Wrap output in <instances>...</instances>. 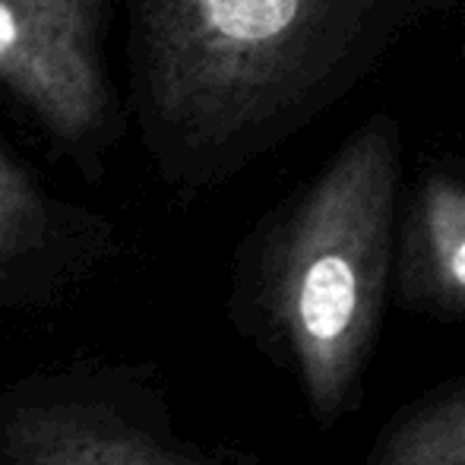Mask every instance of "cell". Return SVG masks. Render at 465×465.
I'll list each match as a JSON object with an SVG mask.
<instances>
[{
  "mask_svg": "<svg viewBox=\"0 0 465 465\" xmlns=\"http://www.w3.org/2000/svg\"><path fill=\"white\" fill-rule=\"evenodd\" d=\"M364 0H136L153 108L187 140L263 124L358 29Z\"/></svg>",
  "mask_w": 465,
  "mask_h": 465,
  "instance_id": "cell-2",
  "label": "cell"
},
{
  "mask_svg": "<svg viewBox=\"0 0 465 465\" xmlns=\"http://www.w3.org/2000/svg\"><path fill=\"white\" fill-rule=\"evenodd\" d=\"M102 0H0V86L80 143L104 124Z\"/></svg>",
  "mask_w": 465,
  "mask_h": 465,
  "instance_id": "cell-4",
  "label": "cell"
},
{
  "mask_svg": "<svg viewBox=\"0 0 465 465\" xmlns=\"http://www.w3.org/2000/svg\"><path fill=\"white\" fill-rule=\"evenodd\" d=\"M399 140L361 127L301 193L266 260V304L313 411L336 421L368 364L396 225Z\"/></svg>",
  "mask_w": 465,
  "mask_h": 465,
  "instance_id": "cell-1",
  "label": "cell"
},
{
  "mask_svg": "<svg viewBox=\"0 0 465 465\" xmlns=\"http://www.w3.org/2000/svg\"><path fill=\"white\" fill-rule=\"evenodd\" d=\"M373 465H465V386L399 418Z\"/></svg>",
  "mask_w": 465,
  "mask_h": 465,
  "instance_id": "cell-6",
  "label": "cell"
},
{
  "mask_svg": "<svg viewBox=\"0 0 465 465\" xmlns=\"http://www.w3.org/2000/svg\"><path fill=\"white\" fill-rule=\"evenodd\" d=\"M45 234V203L29 174L0 149V263L35 247Z\"/></svg>",
  "mask_w": 465,
  "mask_h": 465,
  "instance_id": "cell-7",
  "label": "cell"
},
{
  "mask_svg": "<svg viewBox=\"0 0 465 465\" xmlns=\"http://www.w3.org/2000/svg\"><path fill=\"white\" fill-rule=\"evenodd\" d=\"M402 298L465 317V181L430 174L402 228Z\"/></svg>",
  "mask_w": 465,
  "mask_h": 465,
  "instance_id": "cell-5",
  "label": "cell"
},
{
  "mask_svg": "<svg viewBox=\"0 0 465 465\" xmlns=\"http://www.w3.org/2000/svg\"><path fill=\"white\" fill-rule=\"evenodd\" d=\"M0 465H206L104 373L0 392Z\"/></svg>",
  "mask_w": 465,
  "mask_h": 465,
  "instance_id": "cell-3",
  "label": "cell"
}]
</instances>
